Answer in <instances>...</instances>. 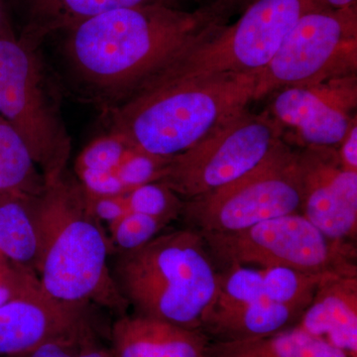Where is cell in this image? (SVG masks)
Returning <instances> with one entry per match:
<instances>
[{
  "label": "cell",
  "instance_id": "5",
  "mask_svg": "<svg viewBox=\"0 0 357 357\" xmlns=\"http://www.w3.org/2000/svg\"><path fill=\"white\" fill-rule=\"evenodd\" d=\"M60 102L39 48L21 37L0 38V115L24 141L45 181L68 170L72 152Z\"/></svg>",
  "mask_w": 357,
  "mask_h": 357
},
{
  "label": "cell",
  "instance_id": "30",
  "mask_svg": "<svg viewBox=\"0 0 357 357\" xmlns=\"http://www.w3.org/2000/svg\"><path fill=\"white\" fill-rule=\"evenodd\" d=\"M83 337L47 342V344L40 345L31 351L6 357H77L79 344Z\"/></svg>",
  "mask_w": 357,
  "mask_h": 357
},
{
  "label": "cell",
  "instance_id": "10",
  "mask_svg": "<svg viewBox=\"0 0 357 357\" xmlns=\"http://www.w3.org/2000/svg\"><path fill=\"white\" fill-rule=\"evenodd\" d=\"M279 140L276 122L245 109L171 157L158 183L184 201L206 196L252 170Z\"/></svg>",
  "mask_w": 357,
  "mask_h": 357
},
{
  "label": "cell",
  "instance_id": "2",
  "mask_svg": "<svg viewBox=\"0 0 357 357\" xmlns=\"http://www.w3.org/2000/svg\"><path fill=\"white\" fill-rule=\"evenodd\" d=\"M258 74L148 79L105 114L109 133L129 149L171 158L248 109Z\"/></svg>",
  "mask_w": 357,
  "mask_h": 357
},
{
  "label": "cell",
  "instance_id": "25",
  "mask_svg": "<svg viewBox=\"0 0 357 357\" xmlns=\"http://www.w3.org/2000/svg\"><path fill=\"white\" fill-rule=\"evenodd\" d=\"M169 159L128 149L115 172L129 192L134 188L158 182Z\"/></svg>",
  "mask_w": 357,
  "mask_h": 357
},
{
  "label": "cell",
  "instance_id": "29",
  "mask_svg": "<svg viewBox=\"0 0 357 357\" xmlns=\"http://www.w3.org/2000/svg\"><path fill=\"white\" fill-rule=\"evenodd\" d=\"M124 195L112 197H91L88 195L89 210L98 222L112 225L128 211Z\"/></svg>",
  "mask_w": 357,
  "mask_h": 357
},
{
  "label": "cell",
  "instance_id": "14",
  "mask_svg": "<svg viewBox=\"0 0 357 357\" xmlns=\"http://www.w3.org/2000/svg\"><path fill=\"white\" fill-rule=\"evenodd\" d=\"M109 340L114 357H208L211 342L202 330L134 314L119 317Z\"/></svg>",
  "mask_w": 357,
  "mask_h": 357
},
{
  "label": "cell",
  "instance_id": "20",
  "mask_svg": "<svg viewBox=\"0 0 357 357\" xmlns=\"http://www.w3.org/2000/svg\"><path fill=\"white\" fill-rule=\"evenodd\" d=\"M44 185L43 175L24 141L0 115V195L36 198Z\"/></svg>",
  "mask_w": 357,
  "mask_h": 357
},
{
  "label": "cell",
  "instance_id": "6",
  "mask_svg": "<svg viewBox=\"0 0 357 357\" xmlns=\"http://www.w3.org/2000/svg\"><path fill=\"white\" fill-rule=\"evenodd\" d=\"M323 6L321 0H255L236 22L192 45L150 79L261 72L296 22Z\"/></svg>",
  "mask_w": 357,
  "mask_h": 357
},
{
  "label": "cell",
  "instance_id": "23",
  "mask_svg": "<svg viewBox=\"0 0 357 357\" xmlns=\"http://www.w3.org/2000/svg\"><path fill=\"white\" fill-rule=\"evenodd\" d=\"M129 211L158 218L170 225L182 215L185 201L161 183L134 188L124 195Z\"/></svg>",
  "mask_w": 357,
  "mask_h": 357
},
{
  "label": "cell",
  "instance_id": "18",
  "mask_svg": "<svg viewBox=\"0 0 357 357\" xmlns=\"http://www.w3.org/2000/svg\"><path fill=\"white\" fill-rule=\"evenodd\" d=\"M208 357H349L344 352L291 326L266 337L211 342Z\"/></svg>",
  "mask_w": 357,
  "mask_h": 357
},
{
  "label": "cell",
  "instance_id": "32",
  "mask_svg": "<svg viewBox=\"0 0 357 357\" xmlns=\"http://www.w3.org/2000/svg\"><path fill=\"white\" fill-rule=\"evenodd\" d=\"M77 357H114L110 349L100 342V331H91L86 333L79 344Z\"/></svg>",
  "mask_w": 357,
  "mask_h": 357
},
{
  "label": "cell",
  "instance_id": "8",
  "mask_svg": "<svg viewBox=\"0 0 357 357\" xmlns=\"http://www.w3.org/2000/svg\"><path fill=\"white\" fill-rule=\"evenodd\" d=\"M301 195L298 151L281 139L252 170L206 196L185 201L181 217L201 234L241 231L300 213Z\"/></svg>",
  "mask_w": 357,
  "mask_h": 357
},
{
  "label": "cell",
  "instance_id": "34",
  "mask_svg": "<svg viewBox=\"0 0 357 357\" xmlns=\"http://www.w3.org/2000/svg\"><path fill=\"white\" fill-rule=\"evenodd\" d=\"M255 0H210L213 3H217L218 6L225 7L229 11L234 10V9H241L243 10Z\"/></svg>",
  "mask_w": 357,
  "mask_h": 357
},
{
  "label": "cell",
  "instance_id": "24",
  "mask_svg": "<svg viewBox=\"0 0 357 357\" xmlns=\"http://www.w3.org/2000/svg\"><path fill=\"white\" fill-rule=\"evenodd\" d=\"M167 225L158 218L128 211L109 225L110 243L114 251L133 250L151 241Z\"/></svg>",
  "mask_w": 357,
  "mask_h": 357
},
{
  "label": "cell",
  "instance_id": "13",
  "mask_svg": "<svg viewBox=\"0 0 357 357\" xmlns=\"http://www.w3.org/2000/svg\"><path fill=\"white\" fill-rule=\"evenodd\" d=\"M356 76L311 86L276 91L271 112L280 123L296 129L306 147H337L356 122L349 112L356 105Z\"/></svg>",
  "mask_w": 357,
  "mask_h": 357
},
{
  "label": "cell",
  "instance_id": "28",
  "mask_svg": "<svg viewBox=\"0 0 357 357\" xmlns=\"http://www.w3.org/2000/svg\"><path fill=\"white\" fill-rule=\"evenodd\" d=\"M75 175L91 197L121 196L128 192L115 171L81 169L75 170Z\"/></svg>",
  "mask_w": 357,
  "mask_h": 357
},
{
  "label": "cell",
  "instance_id": "21",
  "mask_svg": "<svg viewBox=\"0 0 357 357\" xmlns=\"http://www.w3.org/2000/svg\"><path fill=\"white\" fill-rule=\"evenodd\" d=\"M265 297L305 311L321 283L333 274H312L286 267L263 268Z\"/></svg>",
  "mask_w": 357,
  "mask_h": 357
},
{
  "label": "cell",
  "instance_id": "9",
  "mask_svg": "<svg viewBox=\"0 0 357 357\" xmlns=\"http://www.w3.org/2000/svg\"><path fill=\"white\" fill-rule=\"evenodd\" d=\"M356 67V6L319 7L296 22L259 72L255 100L290 86H317L354 76Z\"/></svg>",
  "mask_w": 357,
  "mask_h": 357
},
{
  "label": "cell",
  "instance_id": "16",
  "mask_svg": "<svg viewBox=\"0 0 357 357\" xmlns=\"http://www.w3.org/2000/svg\"><path fill=\"white\" fill-rule=\"evenodd\" d=\"M188 0H25L26 23L21 38L40 48L47 37L100 14L126 7L165 6L185 8Z\"/></svg>",
  "mask_w": 357,
  "mask_h": 357
},
{
  "label": "cell",
  "instance_id": "31",
  "mask_svg": "<svg viewBox=\"0 0 357 357\" xmlns=\"http://www.w3.org/2000/svg\"><path fill=\"white\" fill-rule=\"evenodd\" d=\"M340 149L337 150L338 156L342 166L347 170L357 172V126L356 121L340 143Z\"/></svg>",
  "mask_w": 357,
  "mask_h": 357
},
{
  "label": "cell",
  "instance_id": "22",
  "mask_svg": "<svg viewBox=\"0 0 357 357\" xmlns=\"http://www.w3.org/2000/svg\"><path fill=\"white\" fill-rule=\"evenodd\" d=\"M265 298L261 270L232 264L218 273L217 298L213 306L236 307Z\"/></svg>",
  "mask_w": 357,
  "mask_h": 357
},
{
  "label": "cell",
  "instance_id": "15",
  "mask_svg": "<svg viewBox=\"0 0 357 357\" xmlns=\"http://www.w3.org/2000/svg\"><path fill=\"white\" fill-rule=\"evenodd\" d=\"M295 326L357 357V276H331Z\"/></svg>",
  "mask_w": 357,
  "mask_h": 357
},
{
  "label": "cell",
  "instance_id": "12",
  "mask_svg": "<svg viewBox=\"0 0 357 357\" xmlns=\"http://www.w3.org/2000/svg\"><path fill=\"white\" fill-rule=\"evenodd\" d=\"M298 159L301 215L331 238L356 243L357 172L342 166L335 147H306Z\"/></svg>",
  "mask_w": 357,
  "mask_h": 357
},
{
  "label": "cell",
  "instance_id": "7",
  "mask_svg": "<svg viewBox=\"0 0 357 357\" xmlns=\"http://www.w3.org/2000/svg\"><path fill=\"white\" fill-rule=\"evenodd\" d=\"M201 236L211 255L227 266L286 267L306 273L357 276L356 243L331 238L300 213L241 231Z\"/></svg>",
  "mask_w": 357,
  "mask_h": 357
},
{
  "label": "cell",
  "instance_id": "19",
  "mask_svg": "<svg viewBox=\"0 0 357 357\" xmlns=\"http://www.w3.org/2000/svg\"><path fill=\"white\" fill-rule=\"evenodd\" d=\"M0 255L36 273L39 234L35 198L0 195Z\"/></svg>",
  "mask_w": 357,
  "mask_h": 357
},
{
  "label": "cell",
  "instance_id": "27",
  "mask_svg": "<svg viewBox=\"0 0 357 357\" xmlns=\"http://www.w3.org/2000/svg\"><path fill=\"white\" fill-rule=\"evenodd\" d=\"M42 287L35 272L0 255V306Z\"/></svg>",
  "mask_w": 357,
  "mask_h": 357
},
{
  "label": "cell",
  "instance_id": "1",
  "mask_svg": "<svg viewBox=\"0 0 357 357\" xmlns=\"http://www.w3.org/2000/svg\"><path fill=\"white\" fill-rule=\"evenodd\" d=\"M217 3L194 10L126 7L66 30L62 57L77 91L103 114L119 107L173 59L227 24Z\"/></svg>",
  "mask_w": 357,
  "mask_h": 357
},
{
  "label": "cell",
  "instance_id": "26",
  "mask_svg": "<svg viewBox=\"0 0 357 357\" xmlns=\"http://www.w3.org/2000/svg\"><path fill=\"white\" fill-rule=\"evenodd\" d=\"M128 149L121 138L107 132L84 148L77 157L75 170L115 171Z\"/></svg>",
  "mask_w": 357,
  "mask_h": 357
},
{
  "label": "cell",
  "instance_id": "35",
  "mask_svg": "<svg viewBox=\"0 0 357 357\" xmlns=\"http://www.w3.org/2000/svg\"><path fill=\"white\" fill-rule=\"evenodd\" d=\"M321 1L326 6L335 9L356 6V0H321Z\"/></svg>",
  "mask_w": 357,
  "mask_h": 357
},
{
  "label": "cell",
  "instance_id": "11",
  "mask_svg": "<svg viewBox=\"0 0 357 357\" xmlns=\"http://www.w3.org/2000/svg\"><path fill=\"white\" fill-rule=\"evenodd\" d=\"M98 310L89 303L59 300L43 287L10 301L0 306V356L100 331Z\"/></svg>",
  "mask_w": 357,
  "mask_h": 357
},
{
  "label": "cell",
  "instance_id": "33",
  "mask_svg": "<svg viewBox=\"0 0 357 357\" xmlns=\"http://www.w3.org/2000/svg\"><path fill=\"white\" fill-rule=\"evenodd\" d=\"M10 22H9L8 15L3 0H0V38L6 37H15Z\"/></svg>",
  "mask_w": 357,
  "mask_h": 357
},
{
  "label": "cell",
  "instance_id": "3",
  "mask_svg": "<svg viewBox=\"0 0 357 357\" xmlns=\"http://www.w3.org/2000/svg\"><path fill=\"white\" fill-rule=\"evenodd\" d=\"M39 234L36 273L44 290L59 300L89 303L119 317L129 306L109 266L114 248L89 206L76 175L66 171L45 181L35 198Z\"/></svg>",
  "mask_w": 357,
  "mask_h": 357
},
{
  "label": "cell",
  "instance_id": "17",
  "mask_svg": "<svg viewBox=\"0 0 357 357\" xmlns=\"http://www.w3.org/2000/svg\"><path fill=\"white\" fill-rule=\"evenodd\" d=\"M302 310L265 299L236 307H211L202 331L220 342L266 337L298 323Z\"/></svg>",
  "mask_w": 357,
  "mask_h": 357
},
{
  "label": "cell",
  "instance_id": "4",
  "mask_svg": "<svg viewBox=\"0 0 357 357\" xmlns=\"http://www.w3.org/2000/svg\"><path fill=\"white\" fill-rule=\"evenodd\" d=\"M110 256L115 285L134 314L202 330L217 298L218 272L199 231L187 227L158 234Z\"/></svg>",
  "mask_w": 357,
  "mask_h": 357
}]
</instances>
